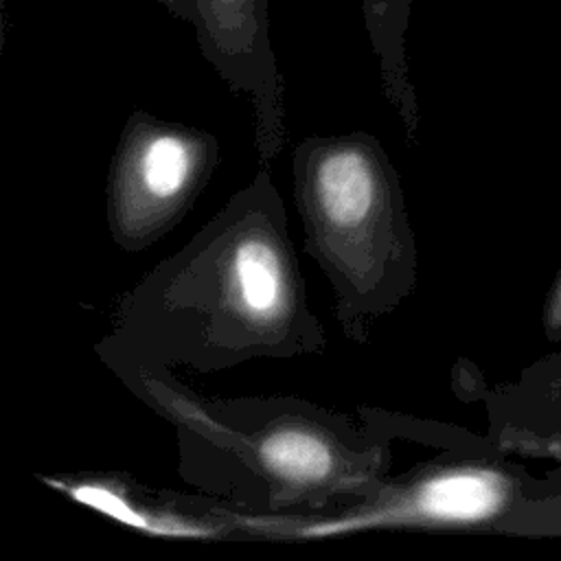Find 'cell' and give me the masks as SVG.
Segmentation results:
<instances>
[{
	"instance_id": "obj_1",
	"label": "cell",
	"mask_w": 561,
	"mask_h": 561,
	"mask_svg": "<svg viewBox=\"0 0 561 561\" xmlns=\"http://www.w3.org/2000/svg\"><path fill=\"white\" fill-rule=\"evenodd\" d=\"M324 346L283 197L259 171L121 296L94 351L121 379L182 366L217 373L261 357L320 355Z\"/></svg>"
},
{
	"instance_id": "obj_2",
	"label": "cell",
	"mask_w": 561,
	"mask_h": 561,
	"mask_svg": "<svg viewBox=\"0 0 561 561\" xmlns=\"http://www.w3.org/2000/svg\"><path fill=\"white\" fill-rule=\"evenodd\" d=\"M121 381L171 423L180 478L261 515H324L368 497L390 473L392 438L298 397H206L173 370Z\"/></svg>"
},
{
	"instance_id": "obj_3",
	"label": "cell",
	"mask_w": 561,
	"mask_h": 561,
	"mask_svg": "<svg viewBox=\"0 0 561 561\" xmlns=\"http://www.w3.org/2000/svg\"><path fill=\"white\" fill-rule=\"evenodd\" d=\"M302 250L333 289L342 333L368 344L416 285V241L401 175L366 131L309 136L291 156Z\"/></svg>"
},
{
	"instance_id": "obj_4",
	"label": "cell",
	"mask_w": 561,
	"mask_h": 561,
	"mask_svg": "<svg viewBox=\"0 0 561 561\" xmlns=\"http://www.w3.org/2000/svg\"><path fill=\"white\" fill-rule=\"evenodd\" d=\"M219 160L213 134L145 110L131 112L105 182V224L116 248L142 252L178 228Z\"/></svg>"
},
{
	"instance_id": "obj_5",
	"label": "cell",
	"mask_w": 561,
	"mask_h": 561,
	"mask_svg": "<svg viewBox=\"0 0 561 561\" xmlns=\"http://www.w3.org/2000/svg\"><path fill=\"white\" fill-rule=\"evenodd\" d=\"M195 28L204 59L232 92L254 107V140L261 160L276 158L285 142L283 75L270 42V0H164Z\"/></svg>"
},
{
	"instance_id": "obj_6",
	"label": "cell",
	"mask_w": 561,
	"mask_h": 561,
	"mask_svg": "<svg viewBox=\"0 0 561 561\" xmlns=\"http://www.w3.org/2000/svg\"><path fill=\"white\" fill-rule=\"evenodd\" d=\"M42 480L57 493L153 537L193 541L270 539L272 515L243 511L202 491L151 489L127 471H81Z\"/></svg>"
},
{
	"instance_id": "obj_7",
	"label": "cell",
	"mask_w": 561,
	"mask_h": 561,
	"mask_svg": "<svg viewBox=\"0 0 561 561\" xmlns=\"http://www.w3.org/2000/svg\"><path fill=\"white\" fill-rule=\"evenodd\" d=\"M410 2L412 0H362V13L373 53L379 59L383 94L399 112L408 138L414 140L419 127V107L405 55Z\"/></svg>"
}]
</instances>
